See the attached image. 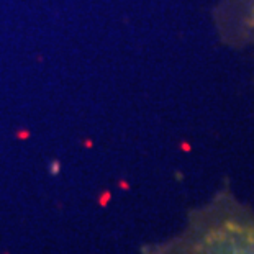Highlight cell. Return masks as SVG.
Masks as SVG:
<instances>
[{
    "mask_svg": "<svg viewBox=\"0 0 254 254\" xmlns=\"http://www.w3.org/2000/svg\"><path fill=\"white\" fill-rule=\"evenodd\" d=\"M248 253L246 254H254V248H251V250H246Z\"/></svg>",
    "mask_w": 254,
    "mask_h": 254,
    "instance_id": "6da1fadb",
    "label": "cell"
}]
</instances>
